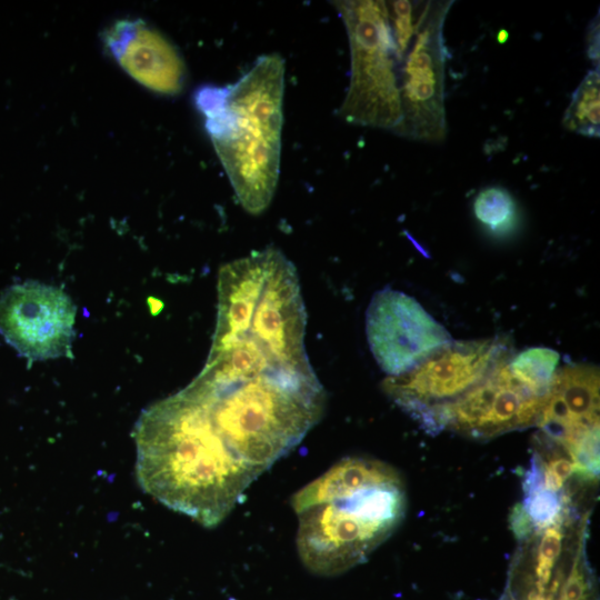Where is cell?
Wrapping results in <instances>:
<instances>
[{"instance_id":"9","label":"cell","mask_w":600,"mask_h":600,"mask_svg":"<svg viewBox=\"0 0 600 600\" xmlns=\"http://www.w3.org/2000/svg\"><path fill=\"white\" fill-rule=\"evenodd\" d=\"M74 322L76 307L57 287L27 281L0 296V333L31 361L69 354Z\"/></svg>"},{"instance_id":"12","label":"cell","mask_w":600,"mask_h":600,"mask_svg":"<svg viewBox=\"0 0 600 600\" xmlns=\"http://www.w3.org/2000/svg\"><path fill=\"white\" fill-rule=\"evenodd\" d=\"M599 370L586 363L557 368L537 426L564 450L599 433Z\"/></svg>"},{"instance_id":"19","label":"cell","mask_w":600,"mask_h":600,"mask_svg":"<svg viewBox=\"0 0 600 600\" xmlns=\"http://www.w3.org/2000/svg\"><path fill=\"white\" fill-rule=\"evenodd\" d=\"M591 581L579 546L566 580L560 584L558 600H590Z\"/></svg>"},{"instance_id":"11","label":"cell","mask_w":600,"mask_h":600,"mask_svg":"<svg viewBox=\"0 0 600 600\" xmlns=\"http://www.w3.org/2000/svg\"><path fill=\"white\" fill-rule=\"evenodd\" d=\"M370 350L389 377L402 374L452 341L449 332L413 298L383 289L366 313Z\"/></svg>"},{"instance_id":"5","label":"cell","mask_w":600,"mask_h":600,"mask_svg":"<svg viewBox=\"0 0 600 600\" xmlns=\"http://www.w3.org/2000/svg\"><path fill=\"white\" fill-rule=\"evenodd\" d=\"M349 39L351 73L339 116L347 122L394 132L401 121L398 58L386 2L332 1Z\"/></svg>"},{"instance_id":"20","label":"cell","mask_w":600,"mask_h":600,"mask_svg":"<svg viewBox=\"0 0 600 600\" xmlns=\"http://www.w3.org/2000/svg\"><path fill=\"white\" fill-rule=\"evenodd\" d=\"M592 27L593 29L591 30V32L589 33V56L592 58V59H596L599 60V24H598V21L597 23H592Z\"/></svg>"},{"instance_id":"3","label":"cell","mask_w":600,"mask_h":600,"mask_svg":"<svg viewBox=\"0 0 600 600\" xmlns=\"http://www.w3.org/2000/svg\"><path fill=\"white\" fill-rule=\"evenodd\" d=\"M228 451L259 477L320 421L326 391L311 366H276L233 380L200 372L187 387Z\"/></svg>"},{"instance_id":"13","label":"cell","mask_w":600,"mask_h":600,"mask_svg":"<svg viewBox=\"0 0 600 600\" xmlns=\"http://www.w3.org/2000/svg\"><path fill=\"white\" fill-rule=\"evenodd\" d=\"M104 43L120 67L137 82L162 94H177L184 84V62L174 46L142 20H121L104 33Z\"/></svg>"},{"instance_id":"14","label":"cell","mask_w":600,"mask_h":600,"mask_svg":"<svg viewBox=\"0 0 600 600\" xmlns=\"http://www.w3.org/2000/svg\"><path fill=\"white\" fill-rule=\"evenodd\" d=\"M522 489L523 500L519 506L533 532L563 524L569 514V498L564 492H556L543 486L541 462L537 453H533L530 467L524 472Z\"/></svg>"},{"instance_id":"16","label":"cell","mask_w":600,"mask_h":600,"mask_svg":"<svg viewBox=\"0 0 600 600\" xmlns=\"http://www.w3.org/2000/svg\"><path fill=\"white\" fill-rule=\"evenodd\" d=\"M473 212L479 222L497 236L512 231L518 219L513 197L507 189L499 186L487 187L477 194Z\"/></svg>"},{"instance_id":"1","label":"cell","mask_w":600,"mask_h":600,"mask_svg":"<svg viewBox=\"0 0 600 600\" xmlns=\"http://www.w3.org/2000/svg\"><path fill=\"white\" fill-rule=\"evenodd\" d=\"M134 439L142 489L207 528L219 524L258 478L228 451L186 388L148 408Z\"/></svg>"},{"instance_id":"2","label":"cell","mask_w":600,"mask_h":600,"mask_svg":"<svg viewBox=\"0 0 600 600\" xmlns=\"http://www.w3.org/2000/svg\"><path fill=\"white\" fill-rule=\"evenodd\" d=\"M297 548L302 563L334 576L361 563L399 526L406 491L389 464L346 458L297 491Z\"/></svg>"},{"instance_id":"7","label":"cell","mask_w":600,"mask_h":600,"mask_svg":"<svg viewBox=\"0 0 600 600\" xmlns=\"http://www.w3.org/2000/svg\"><path fill=\"white\" fill-rule=\"evenodd\" d=\"M452 1H421L413 36L398 61L401 121L394 133L424 142L447 132L443 24Z\"/></svg>"},{"instance_id":"4","label":"cell","mask_w":600,"mask_h":600,"mask_svg":"<svg viewBox=\"0 0 600 600\" xmlns=\"http://www.w3.org/2000/svg\"><path fill=\"white\" fill-rule=\"evenodd\" d=\"M284 60L263 54L234 83L207 84L194 104L238 201L251 214L270 204L280 173Z\"/></svg>"},{"instance_id":"18","label":"cell","mask_w":600,"mask_h":600,"mask_svg":"<svg viewBox=\"0 0 600 600\" xmlns=\"http://www.w3.org/2000/svg\"><path fill=\"white\" fill-rule=\"evenodd\" d=\"M533 562V589L548 593L552 571L558 562L564 539L563 524H556L541 531Z\"/></svg>"},{"instance_id":"15","label":"cell","mask_w":600,"mask_h":600,"mask_svg":"<svg viewBox=\"0 0 600 600\" xmlns=\"http://www.w3.org/2000/svg\"><path fill=\"white\" fill-rule=\"evenodd\" d=\"M599 68H596L586 74L572 93L562 120L567 130L589 138L599 137Z\"/></svg>"},{"instance_id":"10","label":"cell","mask_w":600,"mask_h":600,"mask_svg":"<svg viewBox=\"0 0 600 600\" xmlns=\"http://www.w3.org/2000/svg\"><path fill=\"white\" fill-rule=\"evenodd\" d=\"M306 324L297 270L280 250L269 247L261 292L243 334L230 343L248 340L276 364L309 366L304 350Z\"/></svg>"},{"instance_id":"8","label":"cell","mask_w":600,"mask_h":600,"mask_svg":"<svg viewBox=\"0 0 600 600\" xmlns=\"http://www.w3.org/2000/svg\"><path fill=\"white\" fill-rule=\"evenodd\" d=\"M509 360L443 408L432 431L449 429L474 439H490L537 426L547 393L519 378Z\"/></svg>"},{"instance_id":"6","label":"cell","mask_w":600,"mask_h":600,"mask_svg":"<svg viewBox=\"0 0 600 600\" xmlns=\"http://www.w3.org/2000/svg\"><path fill=\"white\" fill-rule=\"evenodd\" d=\"M513 356L504 337L450 341L411 370L382 382L383 391L428 431L439 412Z\"/></svg>"},{"instance_id":"17","label":"cell","mask_w":600,"mask_h":600,"mask_svg":"<svg viewBox=\"0 0 600 600\" xmlns=\"http://www.w3.org/2000/svg\"><path fill=\"white\" fill-rule=\"evenodd\" d=\"M560 356L549 348H531L509 360L510 369L539 392L547 393Z\"/></svg>"}]
</instances>
